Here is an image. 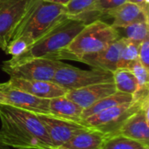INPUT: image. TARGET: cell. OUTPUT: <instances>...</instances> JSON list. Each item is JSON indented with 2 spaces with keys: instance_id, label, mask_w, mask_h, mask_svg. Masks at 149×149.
<instances>
[{
  "instance_id": "obj_1",
  "label": "cell",
  "mask_w": 149,
  "mask_h": 149,
  "mask_svg": "<svg viewBox=\"0 0 149 149\" xmlns=\"http://www.w3.org/2000/svg\"><path fill=\"white\" fill-rule=\"evenodd\" d=\"M0 141L17 149H55L34 113L0 105Z\"/></svg>"
},
{
  "instance_id": "obj_2",
  "label": "cell",
  "mask_w": 149,
  "mask_h": 149,
  "mask_svg": "<svg viewBox=\"0 0 149 149\" xmlns=\"http://www.w3.org/2000/svg\"><path fill=\"white\" fill-rule=\"evenodd\" d=\"M120 38L117 29L103 20H96L87 24L65 49L51 59L79 61L82 56L99 52Z\"/></svg>"
},
{
  "instance_id": "obj_3",
  "label": "cell",
  "mask_w": 149,
  "mask_h": 149,
  "mask_svg": "<svg viewBox=\"0 0 149 149\" xmlns=\"http://www.w3.org/2000/svg\"><path fill=\"white\" fill-rule=\"evenodd\" d=\"M66 17L65 6L44 0H33L16 27L11 39L23 37L31 45Z\"/></svg>"
},
{
  "instance_id": "obj_4",
  "label": "cell",
  "mask_w": 149,
  "mask_h": 149,
  "mask_svg": "<svg viewBox=\"0 0 149 149\" xmlns=\"http://www.w3.org/2000/svg\"><path fill=\"white\" fill-rule=\"evenodd\" d=\"M86 25V23L80 18L66 17L33 43L24 54L15 58H52L65 49Z\"/></svg>"
},
{
  "instance_id": "obj_5",
  "label": "cell",
  "mask_w": 149,
  "mask_h": 149,
  "mask_svg": "<svg viewBox=\"0 0 149 149\" xmlns=\"http://www.w3.org/2000/svg\"><path fill=\"white\" fill-rule=\"evenodd\" d=\"M148 94V91H138L133 95V101L120 104L92 115L82 120L81 124L107 135L116 134L123 123L149 101Z\"/></svg>"
},
{
  "instance_id": "obj_6",
  "label": "cell",
  "mask_w": 149,
  "mask_h": 149,
  "mask_svg": "<svg viewBox=\"0 0 149 149\" xmlns=\"http://www.w3.org/2000/svg\"><path fill=\"white\" fill-rule=\"evenodd\" d=\"M63 64L61 60L43 57L11 58L3 61L1 68L12 79L52 81L56 71Z\"/></svg>"
},
{
  "instance_id": "obj_7",
  "label": "cell",
  "mask_w": 149,
  "mask_h": 149,
  "mask_svg": "<svg viewBox=\"0 0 149 149\" xmlns=\"http://www.w3.org/2000/svg\"><path fill=\"white\" fill-rule=\"evenodd\" d=\"M52 82L67 91L100 83L113 82V72L99 68L83 70L64 63L55 72Z\"/></svg>"
},
{
  "instance_id": "obj_8",
  "label": "cell",
  "mask_w": 149,
  "mask_h": 149,
  "mask_svg": "<svg viewBox=\"0 0 149 149\" xmlns=\"http://www.w3.org/2000/svg\"><path fill=\"white\" fill-rule=\"evenodd\" d=\"M33 0H0V49L5 50Z\"/></svg>"
},
{
  "instance_id": "obj_9",
  "label": "cell",
  "mask_w": 149,
  "mask_h": 149,
  "mask_svg": "<svg viewBox=\"0 0 149 149\" xmlns=\"http://www.w3.org/2000/svg\"><path fill=\"white\" fill-rule=\"evenodd\" d=\"M0 105H7L36 114H49V100L41 99L10 86L7 82L0 83Z\"/></svg>"
},
{
  "instance_id": "obj_10",
  "label": "cell",
  "mask_w": 149,
  "mask_h": 149,
  "mask_svg": "<svg viewBox=\"0 0 149 149\" xmlns=\"http://www.w3.org/2000/svg\"><path fill=\"white\" fill-rule=\"evenodd\" d=\"M45 128L49 139L54 147H63L75 134L86 129V127L81 123L63 120L51 114H37Z\"/></svg>"
},
{
  "instance_id": "obj_11",
  "label": "cell",
  "mask_w": 149,
  "mask_h": 149,
  "mask_svg": "<svg viewBox=\"0 0 149 149\" xmlns=\"http://www.w3.org/2000/svg\"><path fill=\"white\" fill-rule=\"evenodd\" d=\"M149 101L131 115L120 127L116 134L149 144Z\"/></svg>"
},
{
  "instance_id": "obj_12",
  "label": "cell",
  "mask_w": 149,
  "mask_h": 149,
  "mask_svg": "<svg viewBox=\"0 0 149 149\" xmlns=\"http://www.w3.org/2000/svg\"><path fill=\"white\" fill-rule=\"evenodd\" d=\"M123 38H120L106 48L82 56L79 61L90 65L93 68H99L113 72L118 69L120 52L123 45Z\"/></svg>"
},
{
  "instance_id": "obj_13",
  "label": "cell",
  "mask_w": 149,
  "mask_h": 149,
  "mask_svg": "<svg viewBox=\"0 0 149 149\" xmlns=\"http://www.w3.org/2000/svg\"><path fill=\"white\" fill-rule=\"evenodd\" d=\"M7 83L12 87L41 99L51 100L52 98L64 96L68 92L54 82L47 80H26L10 78Z\"/></svg>"
},
{
  "instance_id": "obj_14",
  "label": "cell",
  "mask_w": 149,
  "mask_h": 149,
  "mask_svg": "<svg viewBox=\"0 0 149 149\" xmlns=\"http://www.w3.org/2000/svg\"><path fill=\"white\" fill-rule=\"evenodd\" d=\"M116 92L113 82L91 85L79 89L70 90L65 95L83 109L88 108L100 100Z\"/></svg>"
},
{
  "instance_id": "obj_15",
  "label": "cell",
  "mask_w": 149,
  "mask_h": 149,
  "mask_svg": "<svg viewBox=\"0 0 149 149\" xmlns=\"http://www.w3.org/2000/svg\"><path fill=\"white\" fill-rule=\"evenodd\" d=\"M107 16L113 18L111 25L115 29H120L134 22L148 21V8L127 1L120 6L109 10Z\"/></svg>"
},
{
  "instance_id": "obj_16",
  "label": "cell",
  "mask_w": 149,
  "mask_h": 149,
  "mask_svg": "<svg viewBox=\"0 0 149 149\" xmlns=\"http://www.w3.org/2000/svg\"><path fill=\"white\" fill-rule=\"evenodd\" d=\"M83 108L65 95L49 100V114L78 123H81Z\"/></svg>"
},
{
  "instance_id": "obj_17",
  "label": "cell",
  "mask_w": 149,
  "mask_h": 149,
  "mask_svg": "<svg viewBox=\"0 0 149 149\" xmlns=\"http://www.w3.org/2000/svg\"><path fill=\"white\" fill-rule=\"evenodd\" d=\"M107 134L91 127H86L75 134L63 147L67 149H101Z\"/></svg>"
},
{
  "instance_id": "obj_18",
  "label": "cell",
  "mask_w": 149,
  "mask_h": 149,
  "mask_svg": "<svg viewBox=\"0 0 149 149\" xmlns=\"http://www.w3.org/2000/svg\"><path fill=\"white\" fill-rule=\"evenodd\" d=\"M133 100H134V96L132 94L116 91L114 93L100 100L99 101H97L96 103H94L88 108L84 109L82 113V120L86 119L92 115H94L108 108L119 106L120 104L131 102L133 101Z\"/></svg>"
},
{
  "instance_id": "obj_19",
  "label": "cell",
  "mask_w": 149,
  "mask_h": 149,
  "mask_svg": "<svg viewBox=\"0 0 149 149\" xmlns=\"http://www.w3.org/2000/svg\"><path fill=\"white\" fill-rule=\"evenodd\" d=\"M113 84L116 91L134 95L139 89L138 82L127 68H118L113 72Z\"/></svg>"
},
{
  "instance_id": "obj_20",
  "label": "cell",
  "mask_w": 149,
  "mask_h": 149,
  "mask_svg": "<svg viewBox=\"0 0 149 149\" xmlns=\"http://www.w3.org/2000/svg\"><path fill=\"white\" fill-rule=\"evenodd\" d=\"M149 144L132 140L121 134L108 135L101 149H147Z\"/></svg>"
},
{
  "instance_id": "obj_21",
  "label": "cell",
  "mask_w": 149,
  "mask_h": 149,
  "mask_svg": "<svg viewBox=\"0 0 149 149\" xmlns=\"http://www.w3.org/2000/svg\"><path fill=\"white\" fill-rule=\"evenodd\" d=\"M121 30L122 32H119L120 38H126L137 43H141L145 38H148V21H138L130 24Z\"/></svg>"
},
{
  "instance_id": "obj_22",
  "label": "cell",
  "mask_w": 149,
  "mask_h": 149,
  "mask_svg": "<svg viewBox=\"0 0 149 149\" xmlns=\"http://www.w3.org/2000/svg\"><path fill=\"white\" fill-rule=\"evenodd\" d=\"M123 45L120 52L118 68H128L129 65L138 59L139 46L141 43L123 38Z\"/></svg>"
},
{
  "instance_id": "obj_23",
  "label": "cell",
  "mask_w": 149,
  "mask_h": 149,
  "mask_svg": "<svg viewBox=\"0 0 149 149\" xmlns=\"http://www.w3.org/2000/svg\"><path fill=\"white\" fill-rule=\"evenodd\" d=\"M97 0H70L65 5L67 17H77L81 14L93 11Z\"/></svg>"
},
{
  "instance_id": "obj_24",
  "label": "cell",
  "mask_w": 149,
  "mask_h": 149,
  "mask_svg": "<svg viewBox=\"0 0 149 149\" xmlns=\"http://www.w3.org/2000/svg\"><path fill=\"white\" fill-rule=\"evenodd\" d=\"M129 69L134 76L135 77L139 89H146L149 87V69L146 68L139 60L133 62L129 67Z\"/></svg>"
},
{
  "instance_id": "obj_25",
  "label": "cell",
  "mask_w": 149,
  "mask_h": 149,
  "mask_svg": "<svg viewBox=\"0 0 149 149\" xmlns=\"http://www.w3.org/2000/svg\"><path fill=\"white\" fill-rule=\"evenodd\" d=\"M31 46V44L28 40H26L23 37H19L14 39H11L8 45L6 46L4 52L6 54L11 56V58L18 57L24 54Z\"/></svg>"
},
{
  "instance_id": "obj_26",
  "label": "cell",
  "mask_w": 149,
  "mask_h": 149,
  "mask_svg": "<svg viewBox=\"0 0 149 149\" xmlns=\"http://www.w3.org/2000/svg\"><path fill=\"white\" fill-rule=\"evenodd\" d=\"M126 2H127V0H97L93 11H100L107 16V13L109 10L120 6Z\"/></svg>"
},
{
  "instance_id": "obj_27",
  "label": "cell",
  "mask_w": 149,
  "mask_h": 149,
  "mask_svg": "<svg viewBox=\"0 0 149 149\" xmlns=\"http://www.w3.org/2000/svg\"><path fill=\"white\" fill-rule=\"evenodd\" d=\"M138 59L146 68L149 69V37L140 44Z\"/></svg>"
},
{
  "instance_id": "obj_28",
  "label": "cell",
  "mask_w": 149,
  "mask_h": 149,
  "mask_svg": "<svg viewBox=\"0 0 149 149\" xmlns=\"http://www.w3.org/2000/svg\"><path fill=\"white\" fill-rule=\"evenodd\" d=\"M128 2H131V3H137V4H140L143 7H146V8H148V0H127Z\"/></svg>"
},
{
  "instance_id": "obj_29",
  "label": "cell",
  "mask_w": 149,
  "mask_h": 149,
  "mask_svg": "<svg viewBox=\"0 0 149 149\" xmlns=\"http://www.w3.org/2000/svg\"><path fill=\"white\" fill-rule=\"evenodd\" d=\"M44 1H46V2H49V3H57V4H60V5H66L68 3V2L70 0H44Z\"/></svg>"
},
{
  "instance_id": "obj_30",
  "label": "cell",
  "mask_w": 149,
  "mask_h": 149,
  "mask_svg": "<svg viewBox=\"0 0 149 149\" xmlns=\"http://www.w3.org/2000/svg\"><path fill=\"white\" fill-rule=\"evenodd\" d=\"M0 149H9V148L6 147L5 145H3V144L2 143V141H0Z\"/></svg>"
},
{
  "instance_id": "obj_31",
  "label": "cell",
  "mask_w": 149,
  "mask_h": 149,
  "mask_svg": "<svg viewBox=\"0 0 149 149\" xmlns=\"http://www.w3.org/2000/svg\"><path fill=\"white\" fill-rule=\"evenodd\" d=\"M56 149H67V148H56Z\"/></svg>"
},
{
  "instance_id": "obj_32",
  "label": "cell",
  "mask_w": 149,
  "mask_h": 149,
  "mask_svg": "<svg viewBox=\"0 0 149 149\" xmlns=\"http://www.w3.org/2000/svg\"><path fill=\"white\" fill-rule=\"evenodd\" d=\"M147 149H149V148H147Z\"/></svg>"
},
{
  "instance_id": "obj_33",
  "label": "cell",
  "mask_w": 149,
  "mask_h": 149,
  "mask_svg": "<svg viewBox=\"0 0 149 149\" xmlns=\"http://www.w3.org/2000/svg\"><path fill=\"white\" fill-rule=\"evenodd\" d=\"M0 104H1V103H0Z\"/></svg>"
}]
</instances>
